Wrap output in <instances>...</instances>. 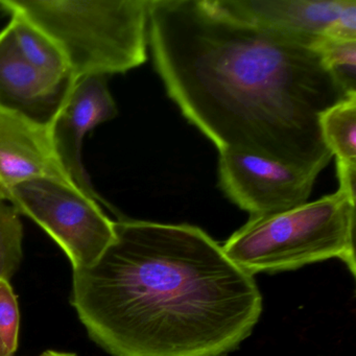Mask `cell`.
I'll return each instance as SVG.
<instances>
[{"label":"cell","mask_w":356,"mask_h":356,"mask_svg":"<svg viewBox=\"0 0 356 356\" xmlns=\"http://www.w3.org/2000/svg\"><path fill=\"white\" fill-rule=\"evenodd\" d=\"M24 226L20 214L0 200V279L10 281L22 264Z\"/></svg>","instance_id":"obj_14"},{"label":"cell","mask_w":356,"mask_h":356,"mask_svg":"<svg viewBox=\"0 0 356 356\" xmlns=\"http://www.w3.org/2000/svg\"><path fill=\"white\" fill-rule=\"evenodd\" d=\"M316 179L303 170L254 154L220 153V187L251 218L280 213L306 203Z\"/></svg>","instance_id":"obj_6"},{"label":"cell","mask_w":356,"mask_h":356,"mask_svg":"<svg viewBox=\"0 0 356 356\" xmlns=\"http://www.w3.org/2000/svg\"><path fill=\"white\" fill-rule=\"evenodd\" d=\"M355 201L339 189L280 213L250 218L222 250L252 276L335 258L355 277Z\"/></svg>","instance_id":"obj_4"},{"label":"cell","mask_w":356,"mask_h":356,"mask_svg":"<svg viewBox=\"0 0 356 356\" xmlns=\"http://www.w3.org/2000/svg\"><path fill=\"white\" fill-rule=\"evenodd\" d=\"M320 130L337 160L339 189L356 199V95L323 112Z\"/></svg>","instance_id":"obj_11"},{"label":"cell","mask_w":356,"mask_h":356,"mask_svg":"<svg viewBox=\"0 0 356 356\" xmlns=\"http://www.w3.org/2000/svg\"><path fill=\"white\" fill-rule=\"evenodd\" d=\"M74 83L72 76H51L29 63L9 24L0 32V111L51 128Z\"/></svg>","instance_id":"obj_8"},{"label":"cell","mask_w":356,"mask_h":356,"mask_svg":"<svg viewBox=\"0 0 356 356\" xmlns=\"http://www.w3.org/2000/svg\"><path fill=\"white\" fill-rule=\"evenodd\" d=\"M243 22L316 42L321 37L355 39L356 0H211Z\"/></svg>","instance_id":"obj_7"},{"label":"cell","mask_w":356,"mask_h":356,"mask_svg":"<svg viewBox=\"0 0 356 356\" xmlns=\"http://www.w3.org/2000/svg\"><path fill=\"white\" fill-rule=\"evenodd\" d=\"M316 42L235 19L211 0H149V44L166 92L218 152L318 178L332 155L320 116L350 95Z\"/></svg>","instance_id":"obj_1"},{"label":"cell","mask_w":356,"mask_h":356,"mask_svg":"<svg viewBox=\"0 0 356 356\" xmlns=\"http://www.w3.org/2000/svg\"><path fill=\"white\" fill-rule=\"evenodd\" d=\"M314 49L333 78L348 95H356L355 39L321 37Z\"/></svg>","instance_id":"obj_13"},{"label":"cell","mask_w":356,"mask_h":356,"mask_svg":"<svg viewBox=\"0 0 356 356\" xmlns=\"http://www.w3.org/2000/svg\"><path fill=\"white\" fill-rule=\"evenodd\" d=\"M41 356H78L74 353H70V352L54 351V350H49L45 351L44 353L41 354Z\"/></svg>","instance_id":"obj_16"},{"label":"cell","mask_w":356,"mask_h":356,"mask_svg":"<svg viewBox=\"0 0 356 356\" xmlns=\"http://www.w3.org/2000/svg\"><path fill=\"white\" fill-rule=\"evenodd\" d=\"M8 202L38 224L72 262V270L92 266L115 239V222L101 202L53 179H35L12 188Z\"/></svg>","instance_id":"obj_5"},{"label":"cell","mask_w":356,"mask_h":356,"mask_svg":"<svg viewBox=\"0 0 356 356\" xmlns=\"http://www.w3.org/2000/svg\"><path fill=\"white\" fill-rule=\"evenodd\" d=\"M72 270L70 302L110 356H224L262 312L254 276L191 225L118 220L99 259Z\"/></svg>","instance_id":"obj_2"},{"label":"cell","mask_w":356,"mask_h":356,"mask_svg":"<svg viewBox=\"0 0 356 356\" xmlns=\"http://www.w3.org/2000/svg\"><path fill=\"white\" fill-rule=\"evenodd\" d=\"M20 314L10 281L0 279V356H14L19 341Z\"/></svg>","instance_id":"obj_15"},{"label":"cell","mask_w":356,"mask_h":356,"mask_svg":"<svg viewBox=\"0 0 356 356\" xmlns=\"http://www.w3.org/2000/svg\"><path fill=\"white\" fill-rule=\"evenodd\" d=\"M35 179L76 187L58 157L51 128L0 111V200L8 202L13 187Z\"/></svg>","instance_id":"obj_10"},{"label":"cell","mask_w":356,"mask_h":356,"mask_svg":"<svg viewBox=\"0 0 356 356\" xmlns=\"http://www.w3.org/2000/svg\"><path fill=\"white\" fill-rule=\"evenodd\" d=\"M107 83V76H104L76 80L51 126L54 145L66 172L82 193L101 203L104 202L93 188L83 164L82 147L90 131L118 115V107Z\"/></svg>","instance_id":"obj_9"},{"label":"cell","mask_w":356,"mask_h":356,"mask_svg":"<svg viewBox=\"0 0 356 356\" xmlns=\"http://www.w3.org/2000/svg\"><path fill=\"white\" fill-rule=\"evenodd\" d=\"M149 0H0L59 47L74 80L126 74L147 59Z\"/></svg>","instance_id":"obj_3"},{"label":"cell","mask_w":356,"mask_h":356,"mask_svg":"<svg viewBox=\"0 0 356 356\" xmlns=\"http://www.w3.org/2000/svg\"><path fill=\"white\" fill-rule=\"evenodd\" d=\"M11 16L9 26L13 31L20 54L29 63L51 76H72L63 53L53 39L22 16L18 14Z\"/></svg>","instance_id":"obj_12"}]
</instances>
